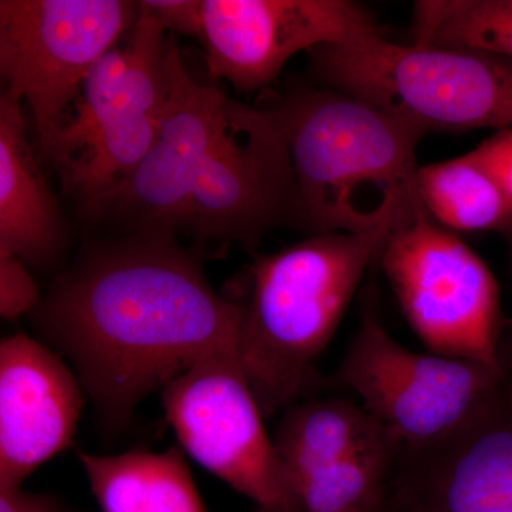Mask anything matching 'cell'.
<instances>
[{
	"mask_svg": "<svg viewBox=\"0 0 512 512\" xmlns=\"http://www.w3.org/2000/svg\"><path fill=\"white\" fill-rule=\"evenodd\" d=\"M161 402L184 450L249 498L258 512H301L242 370L237 343L202 356L161 390Z\"/></svg>",
	"mask_w": 512,
	"mask_h": 512,
	"instance_id": "obj_10",
	"label": "cell"
},
{
	"mask_svg": "<svg viewBox=\"0 0 512 512\" xmlns=\"http://www.w3.org/2000/svg\"><path fill=\"white\" fill-rule=\"evenodd\" d=\"M329 89L365 100L424 133L512 128V62L431 45H399L369 30L309 52Z\"/></svg>",
	"mask_w": 512,
	"mask_h": 512,
	"instance_id": "obj_6",
	"label": "cell"
},
{
	"mask_svg": "<svg viewBox=\"0 0 512 512\" xmlns=\"http://www.w3.org/2000/svg\"><path fill=\"white\" fill-rule=\"evenodd\" d=\"M84 406L79 377L25 333L0 343V488L26 478L72 444Z\"/></svg>",
	"mask_w": 512,
	"mask_h": 512,
	"instance_id": "obj_12",
	"label": "cell"
},
{
	"mask_svg": "<svg viewBox=\"0 0 512 512\" xmlns=\"http://www.w3.org/2000/svg\"><path fill=\"white\" fill-rule=\"evenodd\" d=\"M276 109L295 175L292 224L311 237L359 234L416 207L421 128L329 87L298 90Z\"/></svg>",
	"mask_w": 512,
	"mask_h": 512,
	"instance_id": "obj_3",
	"label": "cell"
},
{
	"mask_svg": "<svg viewBox=\"0 0 512 512\" xmlns=\"http://www.w3.org/2000/svg\"><path fill=\"white\" fill-rule=\"evenodd\" d=\"M380 262L404 316L431 353L501 369L500 289L480 255L421 204L387 239Z\"/></svg>",
	"mask_w": 512,
	"mask_h": 512,
	"instance_id": "obj_8",
	"label": "cell"
},
{
	"mask_svg": "<svg viewBox=\"0 0 512 512\" xmlns=\"http://www.w3.org/2000/svg\"><path fill=\"white\" fill-rule=\"evenodd\" d=\"M409 215L373 231L312 235L255 256L247 292L234 296L241 306L237 352L265 419L289 409L311 386L313 363L339 328L367 268Z\"/></svg>",
	"mask_w": 512,
	"mask_h": 512,
	"instance_id": "obj_4",
	"label": "cell"
},
{
	"mask_svg": "<svg viewBox=\"0 0 512 512\" xmlns=\"http://www.w3.org/2000/svg\"><path fill=\"white\" fill-rule=\"evenodd\" d=\"M22 106L13 94L0 97V251L47 269L62 258L66 227L26 138Z\"/></svg>",
	"mask_w": 512,
	"mask_h": 512,
	"instance_id": "obj_14",
	"label": "cell"
},
{
	"mask_svg": "<svg viewBox=\"0 0 512 512\" xmlns=\"http://www.w3.org/2000/svg\"><path fill=\"white\" fill-rule=\"evenodd\" d=\"M500 397V396H498ZM498 397L440 446L390 494L397 512H512V416Z\"/></svg>",
	"mask_w": 512,
	"mask_h": 512,
	"instance_id": "obj_13",
	"label": "cell"
},
{
	"mask_svg": "<svg viewBox=\"0 0 512 512\" xmlns=\"http://www.w3.org/2000/svg\"><path fill=\"white\" fill-rule=\"evenodd\" d=\"M163 177L175 238L255 247L293 222L295 175L276 107L255 109L218 87L195 94L171 138Z\"/></svg>",
	"mask_w": 512,
	"mask_h": 512,
	"instance_id": "obj_2",
	"label": "cell"
},
{
	"mask_svg": "<svg viewBox=\"0 0 512 512\" xmlns=\"http://www.w3.org/2000/svg\"><path fill=\"white\" fill-rule=\"evenodd\" d=\"M77 458L101 512H208L181 448Z\"/></svg>",
	"mask_w": 512,
	"mask_h": 512,
	"instance_id": "obj_16",
	"label": "cell"
},
{
	"mask_svg": "<svg viewBox=\"0 0 512 512\" xmlns=\"http://www.w3.org/2000/svg\"><path fill=\"white\" fill-rule=\"evenodd\" d=\"M39 286L29 268L9 252L0 251V315L6 320L29 315L39 303Z\"/></svg>",
	"mask_w": 512,
	"mask_h": 512,
	"instance_id": "obj_20",
	"label": "cell"
},
{
	"mask_svg": "<svg viewBox=\"0 0 512 512\" xmlns=\"http://www.w3.org/2000/svg\"><path fill=\"white\" fill-rule=\"evenodd\" d=\"M29 315L116 434L147 396L237 343L241 306L212 289L177 238L131 234L84 249Z\"/></svg>",
	"mask_w": 512,
	"mask_h": 512,
	"instance_id": "obj_1",
	"label": "cell"
},
{
	"mask_svg": "<svg viewBox=\"0 0 512 512\" xmlns=\"http://www.w3.org/2000/svg\"><path fill=\"white\" fill-rule=\"evenodd\" d=\"M338 380L403 450L420 453L456 436L483 413L500 394L503 370L413 352L387 332L375 313L365 312Z\"/></svg>",
	"mask_w": 512,
	"mask_h": 512,
	"instance_id": "obj_7",
	"label": "cell"
},
{
	"mask_svg": "<svg viewBox=\"0 0 512 512\" xmlns=\"http://www.w3.org/2000/svg\"><path fill=\"white\" fill-rule=\"evenodd\" d=\"M174 47L140 2L127 42L93 67L46 151L63 191L87 215L97 217L157 143L170 99Z\"/></svg>",
	"mask_w": 512,
	"mask_h": 512,
	"instance_id": "obj_5",
	"label": "cell"
},
{
	"mask_svg": "<svg viewBox=\"0 0 512 512\" xmlns=\"http://www.w3.org/2000/svg\"><path fill=\"white\" fill-rule=\"evenodd\" d=\"M383 512H397V511L394 510L393 505L390 504L389 500H387V504H386V507H384Z\"/></svg>",
	"mask_w": 512,
	"mask_h": 512,
	"instance_id": "obj_24",
	"label": "cell"
},
{
	"mask_svg": "<svg viewBox=\"0 0 512 512\" xmlns=\"http://www.w3.org/2000/svg\"><path fill=\"white\" fill-rule=\"evenodd\" d=\"M473 153L512 202V128L495 131Z\"/></svg>",
	"mask_w": 512,
	"mask_h": 512,
	"instance_id": "obj_21",
	"label": "cell"
},
{
	"mask_svg": "<svg viewBox=\"0 0 512 512\" xmlns=\"http://www.w3.org/2000/svg\"><path fill=\"white\" fill-rule=\"evenodd\" d=\"M373 29L367 10L348 0H201L197 39L214 82L254 93L298 53Z\"/></svg>",
	"mask_w": 512,
	"mask_h": 512,
	"instance_id": "obj_11",
	"label": "cell"
},
{
	"mask_svg": "<svg viewBox=\"0 0 512 512\" xmlns=\"http://www.w3.org/2000/svg\"><path fill=\"white\" fill-rule=\"evenodd\" d=\"M140 2L2 0L0 72L32 114L43 156L101 57L133 29Z\"/></svg>",
	"mask_w": 512,
	"mask_h": 512,
	"instance_id": "obj_9",
	"label": "cell"
},
{
	"mask_svg": "<svg viewBox=\"0 0 512 512\" xmlns=\"http://www.w3.org/2000/svg\"><path fill=\"white\" fill-rule=\"evenodd\" d=\"M143 5L156 16L165 30L198 37L201 0H146Z\"/></svg>",
	"mask_w": 512,
	"mask_h": 512,
	"instance_id": "obj_22",
	"label": "cell"
},
{
	"mask_svg": "<svg viewBox=\"0 0 512 512\" xmlns=\"http://www.w3.org/2000/svg\"><path fill=\"white\" fill-rule=\"evenodd\" d=\"M414 43L453 47L512 62V0H420Z\"/></svg>",
	"mask_w": 512,
	"mask_h": 512,
	"instance_id": "obj_18",
	"label": "cell"
},
{
	"mask_svg": "<svg viewBox=\"0 0 512 512\" xmlns=\"http://www.w3.org/2000/svg\"><path fill=\"white\" fill-rule=\"evenodd\" d=\"M416 188L430 217L448 231H504L512 227L510 198L473 151L421 165Z\"/></svg>",
	"mask_w": 512,
	"mask_h": 512,
	"instance_id": "obj_17",
	"label": "cell"
},
{
	"mask_svg": "<svg viewBox=\"0 0 512 512\" xmlns=\"http://www.w3.org/2000/svg\"><path fill=\"white\" fill-rule=\"evenodd\" d=\"M400 444L362 451L316 471L296 487L302 512H383Z\"/></svg>",
	"mask_w": 512,
	"mask_h": 512,
	"instance_id": "obj_19",
	"label": "cell"
},
{
	"mask_svg": "<svg viewBox=\"0 0 512 512\" xmlns=\"http://www.w3.org/2000/svg\"><path fill=\"white\" fill-rule=\"evenodd\" d=\"M0 512H82L49 493L23 487L0 488Z\"/></svg>",
	"mask_w": 512,
	"mask_h": 512,
	"instance_id": "obj_23",
	"label": "cell"
},
{
	"mask_svg": "<svg viewBox=\"0 0 512 512\" xmlns=\"http://www.w3.org/2000/svg\"><path fill=\"white\" fill-rule=\"evenodd\" d=\"M272 441L293 494L322 468L369 448L400 444L365 407L342 399L289 407Z\"/></svg>",
	"mask_w": 512,
	"mask_h": 512,
	"instance_id": "obj_15",
	"label": "cell"
}]
</instances>
